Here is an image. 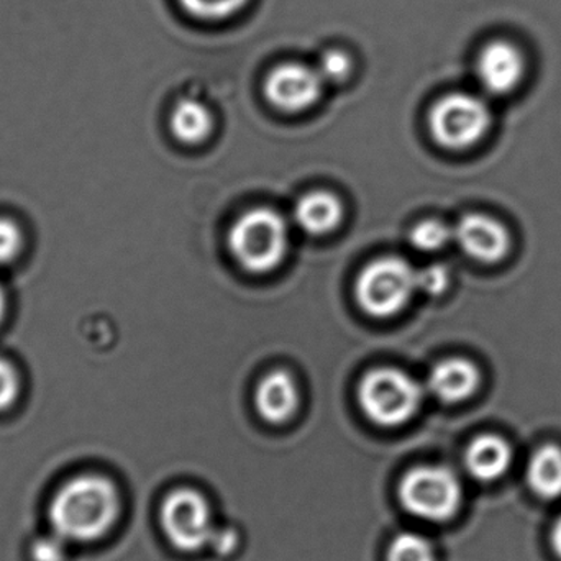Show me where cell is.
<instances>
[{
  "instance_id": "1",
  "label": "cell",
  "mask_w": 561,
  "mask_h": 561,
  "mask_svg": "<svg viewBox=\"0 0 561 561\" xmlns=\"http://www.w3.org/2000/svg\"><path fill=\"white\" fill-rule=\"evenodd\" d=\"M121 507V494L108 478L81 474L66 481L53 496L49 526L68 543L95 542L111 533Z\"/></svg>"
},
{
  "instance_id": "2",
  "label": "cell",
  "mask_w": 561,
  "mask_h": 561,
  "mask_svg": "<svg viewBox=\"0 0 561 561\" xmlns=\"http://www.w3.org/2000/svg\"><path fill=\"white\" fill-rule=\"evenodd\" d=\"M421 385L398 368H378L363 376L358 401L369 421L381 427H398L417 414Z\"/></svg>"
},
{
  "instance_id": "3",
  "label": "cell",
  "mask_w": 561,
  "mask_h": 561,
  "mask_svg": "<svg viewBox=\"0 0 561 561\" xmlns=\"http://www.w3.org/2000/svg\"><path fill=\"white\" fill-rule=\"evenodd\" d=\"M229 245L243 268L252 273L272 272L286 255V220L266 207L250 210L233 224Z\"/></svg>"
},
{
  "instance_id": "4",
  "label": "cell",
  "mask_w": 561,
  "mask_h": 561,
  "mask_svg": "<svg viewBox=\"0 0 561 561\" xmlns=\"http://www.w3.org/2000/svg\"><path fill=\"white\" fill-rule=\"evenodd\" d=\"M402 507L419 519L445 523L460 510L463 488L447 467L427 465L409 470L399 484Z\"/></svg>"
},
{
  "instance_id": "5",
  "label": "cell",
  "mask_w": 561,
  "mask_h": 561,
  "mask_svg": "<svg viewBox=\"0 0 561 561\" xmlns=\"http://www.w3.org/2000/svg\"><path fill=\"white\" fill-rule=\"evenodd\" d=\"M417 290V272L405 260L386 256L369 263L356 279L359 307L373 317L394 316Z\"/></svg>"
},
{
  "instance_id": "6",
  "label": "cell",
  "mask_w": 561,
  "mask_h": 561,
  "mask_svg": "<svg viewBox=\"0 0 561 561\" xmlns=\"http://www.w3.org/2000/svg\"><path fill=\"white\" fill-rule=\"evenodd\" d=\"M493 124L490 105L468 92H451L435 102L428 114L432 137L442 147L465 150L483 140Z\"/></svg>"
},
{
  "instance_id": "7",
  "label": "cell",
  "mask_w": 561,
  "mask_h": 561,
  "mask_svg": "<svg viewBox=\"0 0 561 561\" xmlns=\"http://www.w3.org/2000/svg\"><path fill=\"white\" fill-rule=\"evenodd\" d=\"M164 536L181 552H199L213 542V513L203 494L187 488L168 494L161 506Z\"/></svg>"
},
{
  "instance_id": "8",
  "label": "cell",
  "mask_w": 561,
  "mask_h": 561,
  "mask_svg": "<svg viewBox=\"0 0 561 561\" xmlns=\"http://www.w3.org/2000/svg\"><path fill=\"white\" fill-rule=\"evenodd\" d=\"M323 85L325 81L317 66L289 61L272 69L265 81V94L279 111L300 112L319 101Z\"/></svg>"
},
{
  "instance_id": "9",
  "label": "cell",
  "mask_w": 561,
  "mask_h": 561,
  "mask_svg": "<svg viewBox=\"0 0 561 561\" xmlns=\"http://www.w3.org/2000/svg\"><path fill=\"white\" fill-rule=\"evenodd\" d=\"M477 75L490 94H511L519 88L526 75V56L516 43L494 39L478 55Z\"/></svg>"
},
{
  "instance_id": "10",
  "label": "cell",
  "mask_w": 561,
  "mask_h": 561,
  "mask_svg": "<svg viewBox=\"0 0 561 561\" xmlns=\"http://www.w3.org/2000/svg\"><path fill=\"white\" fill-rule=\"evenodd\" d=\"M454 240L471 259L486 265L503 262L511 250L510 230L493 217L467 214L454 229Z\"/></svg>"
},
{
  "instance_id": "11",
  "label": "cell",
  "mask_w": 561,
  "mask_h": 561,
  "mask_svg": "<svg viewBox=\"0 0 561 561\" xmlns=\"http://www.w3.org/2000/svg\"><path fill=\"white\" fill-rule=\"evenodd\" d=\"M480 369L465 358H447L437 363L428 376V389L447 404L471 398L480 388Z\"/></svg>"
},
{
  "instance_id": "12",
  "label": "cell",
  "mask_w": 561,
  "mask_h": 561,
  "mask_svg": "<svg viewBox=\"0 0 561 561\" xmlns=\"http://www.w3.org/2000/svg\"><path fill=\"white\" fill-rule=\"evenodd\" d=\"M513 463V448L500 435H480L465 451V467L474 480L483 483L503 478Z\"/></svg>"
},
{
  "instance_id": "13",
  "label": "cell",
  "mask_w": 561,
  "mask_h": 561,
  "mask_svg": "<svg viewBox=\"0 0 561 561\" xmlns=\"http://www.w3.org/2000/svg\"><path fill=\"white\" fill-rule=\"evenodd\" d=\"M299 402L297 386L287 371H273L262 379L256 389L259 414L270 424H284L293 417Z\"/></svg>"
},
{
  "instance_id": "14",
  "label": "cell",
  "mask_w": 561,
  "mask_h": 561,
  "mask_svg": "<svg viewBox=\"0 0 561 561\" xmlns=\"http://www.w3.org/2000/svg\"><path fill=\"white\" fill-rule=\"evenodd\" d=\"M297 226L310 236H325L336 229L343 217L339 197L323 191L307 194L294 210Z\"/></svg>"
},
{
  "instance_id": "15",
  "label": "cell",
  "mask_w": 561,
  "mask_h": 561,
  "mask_svg": "<svg viewBox=\"0 0 561 561\" xmlns=\"http://www.w3.org/2000/svg\"><path fill=\"white\" fill-rule=\"evenodd\" d=\"M527 483L533 493L542 500L561 496V448L543 445L530 457L527 465Z\"/></svg>"
},
{
  "instance_id": "16",
  "label": "cell",
  "mask_w": 561,
  "mask_h": 561,
  "mask_svg": "<svg viewBox=\"0 0 561 561\" xmlns=\"http://www.w3.org/2000/svg\"><path fill=\"white\" fill-rule=\"evenodd\" d=\"M170 125L178 140L194 145L209 137L214 118L203 102L183 99L171 112Z\"/></svg>"
},
{
  "instance_id": "17",
  "label": "cell",
  "mask_w": 561,
  "mask_h": 561,
  "mask_svg": "<svg viewBox=\"0 0 561 561\" xmlns=\"http://www.w3.org/2000/svg\"><path fill=\"white\" fill-rule=\"evenodd\" d=\"M180 3L194 19L220 22L242 12L249 0H180Z\"/></svg>"
},
{
  "instance_id": "18",
  "label": "cell",
  "mask_w": 561,
  "mask_h": 561,
  "mask_svg": "<svg viewBox=\"0 0 561 561\" xmlns=\"http://www.w3.org/2000/svg\"><path fill=\"white\" fill-rule=\"evenodd\" d=\"M388 561H437L434 546L417 534H399L388 549Z\"/></svg>"
},
{
  "instance_id": "19",
  "label": "cell",
  "mask_w": 561,
  "mask_h": 561,
  "mask_svg": "<svg viewBox=\"0 0 561 561\" xmlns=\"http://www.w3.org/2000/svg\"><path fill=\"white\" fill-rule=\"evenodd\" d=\"M409 240L421 252H438L454 240V230L440 220H424L412 229Z\"/></svg>"
},
{
  "instance_id": "20",
  "label": "cell",
  "mask_w": 561,
  "mask_h": 561,
  "mask_svg": "<svg viewBox=\"0 0 561 561\" xmlns=\"http://www.w3.org/2000/svg\"><path fill=\"white\" fill-rule=\"evenodd\" d=\"M25 249L22 227L9 217H0V270L13 265Z\"/></svg>"
},
{
  "instance_id": "21",
  "label": "cell",
  "mask_w": 561,
  "mask_h": 561,
  "mask_svg": "<svg viewBox=\"0 0 561 561\" xmlns=\"http://www.w3.org/2000/svg\"><path fill=\"white\" fill-rule=\"evenodd\" d=\"M22 376L5 356L0 355V414L15 408L22 396Z\"/></svg>"
},
{
  "instance_id": "22",
  "label": "cell",
  "mask_w": 561,
  "mask_h": 561,
  "mask_svg": "<svg viewBox=\"0 0 561 561\" xmlns=\"http://www.w3.org/2000/svg\"><path fill=\"white\" fill-rule=\"evenodd\" d=\"M320 76L327 82H343L353 71V59L345 49H329L320 56L317 65Z\"/></svg>"
},
{
  "instance_id": "23",
  "label": "cell",
  "mask_w": 561,
  "mask_h": 561,
  "mask_svg": "<svg viewBox=\"0 0 561 561\" xmlns=\"http://www.w3.org/2000/svg\"><path fill=\"white\" fill-rule=\"evenodd\" d=\"M450 284V272L442 263H434L417 272V289L428 296H440Z\"/></svg>"
},
{
  "instance_id": "24",
  "label": "cell",
  "mask_w": 561,
  "mask_h": 561,
  "mask_svg": "<svg viewBox=\"0 0 561 561\" xmlns=\"http://www.w3.org/2000/svg\"><path fill=\"white\" fill-rule=\"evenodd\" d=\"M66 546L68 542L53 533L51 536L35 540L32 546V559L33 561H65Z\"/></svg>"
},
{
  "instance_id": "25",
  "label": "cell",
  "mask_w": 561,
  "mask_h": 561,
  "mask_svg": "<svg viewBox=\"0 0 561 561\" xmlns=\"http://www.w3.org/2000/svg\"><path fill=\"white\" fill-rule=\"evenodd\" d=\"M237 542H239L237 534L233 533L232 529H224L217 530V533L214 534V539L213 542H210V546H213L214 550L219 552L220 556H229V553H232L233 550H236Z\"/></svg>"
},
{
  "instance_id": "26",
  "label": "cell",
  "mask_w": 561,
  "mask_h": 561,
  "mask_svg": "<svg viewBox=\"0 0 561 561\" xmlns=\"http://www.w3.org/2000/svg\"><path fill=\"white\" fill-rule=\"evenodd\" d=\"M7 312H9V294H7L5 286L0 279V327L5 322Z\"/></svg>"
},
{
  "instance_id": "27",
  "label": "cell",
  "mask_w": 561,
  "mask_h": 561,
  "mask_svg": "<svg viewBox=\"0 0 561 561\" xmlns=\"http://www.w3.org/2000/svg\"><path fill=\"white\" fill-rule=\"evenodd\" d=\"M552 547L561 559V516L557 519L556 526L552 529Z\"/></svg>"
}]
</instances>
